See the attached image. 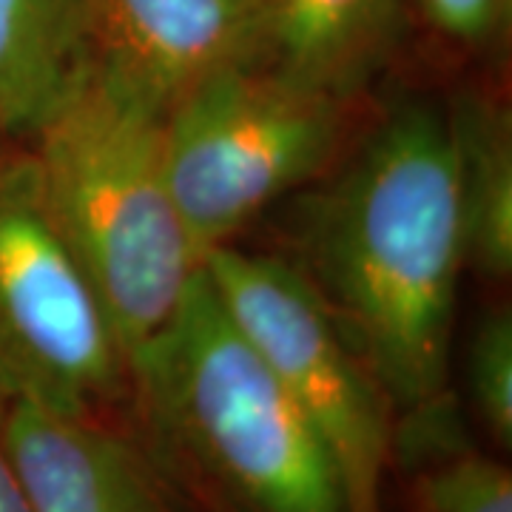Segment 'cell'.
<instances>
[{
    "label": "cell",
    "instance_id": "14",
    "mask_svg": "<svg viewBox=\"0 0 512 512\" xmlns=\"http://www.w3.org/2000/svg\"><path fill=\"white\" fill-rule=\"evenodd\" d=\"M413 29L450 55L484 60L507 49L512 0H404Z\"/></svg>",
    "mask_w": 512,
    "mask_h": 512
},
{
    "label": "cell",
    "instance_id": "8",
    "mask_svg": "<svg viewBox=\"0 0 512 512\" xmlns=\"http://www.w3.org/2000/svg\"><path fill=\"white\" fill-rule=\"evenodd\" d=\"M3 444L32 512H174L151 458L106 416L6 402Z\"/></svg>",
    "mask_w": 512,
    "mask_h": 512
},
{
    "label": "cell",
    "instance_id": "4",
    "mask_svg": "<svg viewBox=\"0 0 512 512\" xmlns=\"http://www.w3.org/2000/svg\"><path fill=\"white\" fill-rule=\"evenodd\" d=\"M353 100L262 63L225 66L165 114V174L200 259L348 151Z\"/></svg>",
    "mask_w": 512,
    "mask_h": 512
},
{
    "label": "cell",
    "instance_id": "16",
    "mask_svg": "<svg viewBox=\"0 0 512 512\" xmlns=\"http://www.w3.org/2000/svg\"><path fill=\"white\" fill-rule=\"evenodd\" d=\"M0 137H6V134H3V131H0Z\"/></svg>",
    "mask_w": 512,
    "mask_h": 512
},
{
    "label": "cell",
    "instance_id": "11",
    "mask_svg": "<svg viewBox=\"0 0 512 512\" xmlns=\"http://www.w3.org/2000/svg\"><path fill=\"white\" fill-rule=\"evenodd\" d=\"M89 0H0V131L23 140L86 60Z\"/></svg>",
    "mask_w": 512,
    "mask_h": 512
},
{
    "label": "cell",
    "instance_id": "2",
    "mask_svg": "<svg viewBox=\"0 0 512 512\" xmlns=\"http://www.w3.org/2000/svg\"><path fill=\"white\" fill-rule=\"evenodd\" d=\"M23 143L57 231L134 356L202 268L165 174V111L83 66Z\"/></svg>",
    "mask_w": 512,
    "mask_h": 512
},
{
    "label": "cell",
    "instance_id": "6",
    "mask_svg": "<svg viewBox=\"0 0 512 512\" xmlns=\"http://www.w3.org/2000/svg\"><path fill=\"white\" fill-rule=\"evenodd\" d=\"M202 268L313 424L348 510L384 512V476L396 450L393 407L308 282L282 256L251 254L234 242L205 254Z\"/></svg>",
    "mask_w": 512,
    "mask_h": 512
},
{
    "label": "cell",
    "instance_id": "1",
    "mask_svg": "<svg viewBox=\"0 0 512 512\" xmlns=\"http://www.w3.org/2000/svg\"><path fill=\"white\" fill-rule=\"evenodd\" d=\"M293 214L291 262L399 413L444 399L464 228L444 109L404 100Z\"/></svg>",
    "mask_w": 512,
    "mask_h": 512
},
{
    "label": "cell",
    "instance_id": "15",
    "mask_svg": "<svg viewBox=\"0 0 512 512\" xmlns=\"http://www.w3.org/2000/svg\"><path fill=\"white\" fill-rule=\"evenodd\" d=\"M3 407L6 402H0V512H32V504L3 444Z\"/></svg>",
    "mask_w": 512,
    "mask_h": 512
},
{
    "label": "cell",
    "instance_id": "10",
    "mask_svg": "<svg viewBox=\"0 0 512 512\" xmlns=\"http://www.w3.org/2000/svg\"><path fill=\"white\" fill-rule=\"evenodd\" d=\"M458 208L464 228V262L487 282L512 276V120L507 106L484 89H464L444 109Z\"/></svg>",
    "mask_w": 512,
    "mask_h": 512
},
{
    "label": "cell",
    "instance_id": "12",
    "mask_svg": "<svg viewBox=\"0 0 512 512\" xmlns=\"http://www.w3.org/2000/svg\"><path fill=\"white\" fill-rule=\"evenodd\" d=\"M419 467L407 481L410 512H512V476L495 458L456 441L447 410L413 416Z\"/></svg>",
    "mask_w": 512,
    "mask_h": 512
},
{
    "label": "cell",
    "instance_id": "5",
    "mask_svg": "<svg viewBox=\"0 0 512 512\" xmlns=\"http://www.w3.org/2000/svg\"><path fill=\"white\" fill-rule=\"evenodd\" d=\"M126 399V345L57 231L26 143L0 137V402L106 416Z\"/></svg>",
    "mask_w": 512,
    "mask_h": 512
},
{
    "label": "cell",
    "instance_id": "3",
    "mask_svg": "<svg viewBox=\"0 0 512 512\" xmlns=\"http://www.w3.org/2000/svg\"><path fill=\"white\" fill-rule=\"evenodd\" d=\"M131 399L165 450L239 512H350L325 444L205 268L134 350Z\"/></svg>",
    "mask_w": 512,
    "mask_h": 512
},
{
    "label": "cell",
    "instance_id": "9",
    "mask_svg": "<svg viewBox=\"0 0 512 512\" xmlns=\"http://www.w3.org/2000/svg\"><path fill=\"white\" fill-rule=\"evenodd\" d=\"M413 35L404 0H259L254 63L356 103Z\"/></svg>",
    "mask_w": 512,
    "mask_h": 512
},
{
    "label": "cell",
    "instance_id": "13",
    "mask_svg": "<svg viewBox=\"0 0 512 512\" xmlns=\"http://www.w3.org/2000/svg\"><path fill=\"white\" fill-rule=\"evenodd\" d=\"M467 387L478 421L498 447H512V316L487 311L467 345Z\"/></svg>",
    "mask_w": 512,
    "mask_h": 512
},
{
    "label": "cell",
    "instance_id": "7",
    "mask_svg": "<svg viewBox=\"0 0 512 512\" xmlns=\"http://www.w3.org/2000/svg\"><path fill=\"white\" fill-rule=\"evenodd\" d=\"M259 0H89L86 60L168 109L225 66L254 63Z\"/></svg>",
    "mask_w": 512,
    "mask_h": 512
}]
</instances>
